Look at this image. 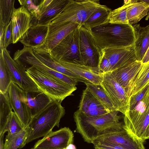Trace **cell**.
I'll list each match as a JSON object with an SVG mask.
<instances>
[{
	"label": "cell",
	"mask_w": 149,
	"mask_h": 149,
	"mask_svg": "<svg viewBox=\"0 0 149 149\" xmlns=\"http://www.w3.org/2000/svg\"><path fill=\"white\" fill-rule=\"evenodd\" d=\"M66 149H77L75 146L73 144H70L68 145L66 148Z\"/></svg>",
	"instance_id": "7bdbcfd3"
},
{
	"label": "cell",
	"mask_w": 149,
	"mask_h": 149,
	"mask_svg": "<svg viewBox=\"0 0 149 149\" xmlns=\"http://www.w3.org/2000/svg\"><path fill=\"white\" fill-rule=\"evenodd\" d=\"M70 0H42L39 6L40 15L32 19L31 26H48L63 10Z\"/></svg>",
	"instance_id": "9a60e30c"
},
{
	"label": "cell",
	"mask_w": 149,
	"mask_h": 149,
	"mask_svg": "<svg viewBox=\"0 0 149 149\" xmlns=\"http://www.w3.org/2000/svg\"><path fill=\"white\" fill-rule=\"evenodd\" d=\"M24 129L16 114L13 111L7 124L5 132H7L8 134H15L19 132Z\"/></svg>",
	"instance_id": "d590c367"
},
{
	"label": "cell",
	"mask_w": 149,
	"mask_h": 149,
	"mask_svg": "<svg viewBox=\"0 0 149 149\" xmlns=\"http://www.w3.org/2000/svg\"><path fill=\"white\" fill-rule=\"evenodd\" d=\"M101 5L98 0H70L63 10L49 24L73 22L83 25L91 14Z\"/></svg>",
	"instance_id": "5b68a950"
},
{
	"label": "cell",
	"mask_w": 149,
	"mask_h": 149,
	"mask_svg": "<svg viewBox=\"0 0 149 149\" xmlns=\"http://www.w3.org/2000/svg\"><path fill=\"white\" fill-rule=\"evenodd\" d=\"M149 83V62L143 64L140 71L130 82L126 92L130 99Z\"/></svg>",
	"instance_id": "484cf974"
},
{
	"label": "cell",
	"mask_w": 149,
	"mask_h": 149,
	"mask_svg": "<svg viewBox=\"0 0 149 149\" xmlns=\"http://www.w3.org/2000/svg\"><path fill=\"white\" fill-rule=\"evenodd\" d=\"M133 26L136 39L134 49L137 60L141 61L149 47V25L141 27L138 24Z\"/></svg>",
	"instance_id": "cb8c5ba5"
},
{
	"label": "cell",
	"mask_w": 149,
	"mask_h": 149,
	"mask_svg": "<svg viewBox=\"0 0 149 149\" xmlns=\"http://www.w3.org/2000/svg\"><path fill=\"white\" fill-rule=\"evenodd\" d=\"M27 127L18 133L8 134L5 139L3 149H21L24 147L27 134Z\"/></svg>",
	"instance_id": "f546056e"
},
{
	"label": "cell",
	"mask_w": 149,
	"mask_h": 149,
	"mask_svg": "<svg viewBox=\"0 0 149 149\" xmlns=\"http://www.w3.org/2000/svg\"><path fill=\"white\" fill-rule=\"evenodd\" d=\"M8 92L0 93V134L5 130L9 119L13 112Z\"/></svg>",
	"instance_id": "f1b7e54d"
},
{
	"label": "cell",
	"mask_w": 149,
	"mask_h": 149,
	"mask_svg": "<svg viewBox=\"0 0 149 149\" xmlns=\"http://www.w3.org/2000/svg\"><path fill=\"white\" fill-rule=\"evenodd\" d=\"M118 112L115 110L104 114L90 116L78 110L74 114L76 131L85 141L92 143L98 136L123 129L124 123L120 121L122 117L118 115Z\"/></svg>",
	"instance_id": "6da1fadb"
},
{
	"label": "cell",
	"mask_w": 149,
	"mask_h": 149,
	"mask_svg": "<svg viewBox=\"0 0 149 149\" xmlns=\"http://www.w3.org/2000/svg\"><path fill=\"white\" fill-rule=\"evenodd\" d=\"M143 65L141 61H137L111 72L116 81L126 91L130 82L140 71Z\"/></svg>",
	"instance_id": "44dd1931"
},
{
	"label": "cell",
	"mask_w": 149,
	"mask_h": 149,
	"mask_svg": "<svg viewBox=\"0 0 149 149\" xmlns=\"http://www.w3.org/2000/svg\"><path fill=\"white\" fill-rule=\"evenodd\" d=\"M48 26H33L24 35L19 41L24 46L34 49L44 42L48 32Z\"/></svg>",
	"instance_id": "7402d4cb"
},
{
	"label": "cell",
	"mask_w": 149,
	"mask_h": 149,
	"mask_svg": "<svg viewBox=\"0 0 149 149\" xmlns=\"http://www.w3.org/2000/svg\"><path fill=\"white\" fill-rule=\"evenodd\" d=\"M33 48L24 46L21 50H18L14 53L13 59L17 61L24 67L26 65L34 66L41 72L61 81L74 88L78 81L73 78L56 71L46 66L32 53Z\"/></svg>",
	"instance_id": "ba28073f"
},
{
	"label": "cell",
	"mask_w": 149,
	"mask_h": 149,
	"mask_svg": "<svg viewBox=\"0 0 149 149\" xmlns=\"http://www.w3.org/2000/svg\"><path fill=\"white\" fill-rule=\"evenodd\" d=\"M13 43V24L11 20L5 29L2 41L3 49H6L8 46Z\"/></svg>",
	"instance_id": "8d00e7d4"
},
{
	"label": "cell",
	"mask_w": 149,
	"mask_h": 149,
	"mask_svg": "<svg viewBox=\"0 0 149 149\" xmlns=\"http://www.w3.org/2000/svg\"><path fill=\"white\" fill-rule=\"evenodd\" d=\"M101 86L111 100L116 111L124 115L130 111V98L125 89L115 80L111 72L102 74Z\"/></svg>",
	"instance_id": "9c48e42d"
},
{
	"label": "cell",
	"mask_w": 149,
	"mask_h": 149,
	"mask_svg": "<svg viewBox=\"0 0 149 149\" xmlns=\"http://www.w3.org/2000/svg\"><path fill=\"white\" fill-rule=\"evenodd\" d=\"M33 149L32 148H31V149ZM66 149V148H64V149Z\"/></svg>",
	"instance_id": "bcb514c9"
},
{
	"label": "cell",
	"mask_w": 149,
	"mask_h": 149,
	"mask_svg": "<svg viewBox=\"0 0 149 149\" xmlns=\"http://www.w3.org/2000/svg\"><path fill=\"white\" fill-rule=\"evenodd\" d=\"M84 83L86 85V88L106 107L111 111L116 110L111 100L101 85L87 82Z\"/></svg>",
	"instance_id": "4dcf8cb0"
},
{
	"label": "cell",
	"mask_w": 149,
	"mask_h": 149,
	"mask_svg": "<svg viewBox=\"0 0 149 149\" xmlns=\"http://www.w3.org/2000/svg\"><path fill=\"white\" fill-rule=\"evenodd\" d=\"M74 134L71 130L65 127L52 131L42 139L37 141L33 149H63L68 145L73 144Z\"/></svg>",
	"instance_id": "7c38bea8"
},
{
	"label": "cell",
	"mask_w": 149,
	"mask_h": 149,
	"mask_svg": "<svg viewBox=\"0 0 149 149\" xmlns=\"http://www.w3.org/2000/svg\"><path fill=\"white\" fill-rule=\"evenodd\" d=\"M26 70L40 91L53 100L62 102L77 89V88L41 72L33 65L28 67Z\"/></svg>",
	"instance_id": "277c9868"
},
{
	"label": "cell",
	"mask_w": 149,
	"mask_h": 149,
	"mask_svg": "<svg viewBox=\"0 0 149 149\" xmlns=\"http://www.w3.org/2000/svg\"><path fill=\"white\" fill-rule=\"evenodd\" d=\"M34 55L42 63L50 68L77 80L78 81L90 83L86 79L78 75L61 65L47 53L37 52L33 48Z\"/></svg>",
	"instance_id": "d4e9b609"
},
{
	"label": "cell",
	"mask_w": 149,
	"mask_h": 149,
	"mask_svg": "<svg viewBox=\"0 0 149 149\" xmlns=\"http://www.w3.org/2000/svg\"><path fill=\"white\" fill-rule=\"evenodd\" d=\"M149 86V83L139 92L130 98V110L133 109L143 98Z\"/></svg>",
	"instance_id": "74e56055"
},
{
	"label": "cell",
	"mask_w": 149,
	"mask_h": 149,
	"mask_svg": "<svg viewBox=\"0 0 149 149\" xmlns=\"http://www.w3.org/2000/svg\"><path fill=\"white\" fill-rule=\"evenodd\" d=\"M90 31L100 49L134 46L135 40L133 25L129 24L104 23Z\"/></svg>",
	"instance_id": "7a4b0ae2"
},
{
	"label": "cell",
	"mask_w": 149,
	"mask_h": 149,
	"mask_svg": "<svg viewBox=\"0 0 149 149\" xmlns=\"http://www.w3.org/2000/svg\"><path fill=\"white\" fill-rule=\"evenodd\" d=\"M79 108V111L87 116H98L111 111L86 88L83 91Z\"/></svg>",
	"instance_id": "d6986e66"
},
{
	"label": "cell",
	"mask_w": 149,
	"mask_h": 149,
	"mask_svg": "<svg viewBox=\"0 0 149 149\" xmlns=\"http://www.w3.org/2000/svg\"><path fill=\"white\" fill-rule=\"evenodd\" d=\"M98 68L99 72L100 74L110 72V65L109 61L102 53Z\"/></svg>",
	"instance_id": "f35d334b"
},
{
	"label": "cell",
	"mask_w": 149,
	"mask_h": 149,
	"mask_svg": "<svg viewBox=\"0 0 149 149\" xmlns=\"http://www.w3.org/2000/svg\"><path fill=\"white\" fill-rule=\"evenodd\" d=\"M42 0H19L21 6L24 7L30 14L32 20L40 15L39 6Z\"/></svg>",
	"instance_id": "e575fe53"
},
{
	"label": "cell",
	"mask_w": 149,
	"mask_h": 149,
	"mask_svg": "<svg viewBox=\"0 0 149 149\" xmlns=\"http://www.w3.org/2000/svg\"><path fill=\"white\" fill-rule=\"evenodd\" d=\"M79 27L70 33L49 53L56 61L84 65L79 47Z\"/></svg>",
	"instance_id": "8992f818"
},
{
	"label": "cell",
	"mask_w": 149,
	"mask_h": 149,
	"mask_svg": "<svg viewBox=\"0 0 149 149\" xmlns=\"http://www.w3.org/2000/svg\"><path fill=\"white\" fill-rule=\"evenodd\" d=\"M104 142L122 146L128 149H146L144 142L130 135L124 129L100 136L93 140V144Z\"/></svg>",
	"instance_id": "2e32d148"
},
{
	"label": "cell",
	"mask_w": 149,
	"mask_h": 149,
	"mask_svg": "<svg viewBox=\"0 0 149 149\" xmlns=\"http://www.w3.org/2000/svg\"><path fill=\"white\" fill-rule=\"evenodd\" d=\"M146 138L147 139H149V125L148 129Z\"/></svg>",
	"instance_id": "f6af8a7d"
},
{
	"label": "cell",
	"mask_w": 149,
	"mask_h": 149,
	"mask_svg": "<svg viewBox=\"0 0 149 149\" xmlns=\"http://www.w3.org/2000/svg\"><path fill=\"white\" fill-rule=\"evenodd\" d=\"M101 51L110 62V72L138 61L134 46L107 48Z\"/></svg>",
	"instance_id": "5bb4252c"
},
{
	"label": "cell",
	"mask_w": 149,
	"mask_h": 149,
	"mask_svg": "<svg viewBox=\"0 0 149 149\" xmlns=\"http://www.w3.org/2000/svg\"><path fill=\"white\" fill-rule=\"evenodd\" d=\"M149 11L148 5L143 0H132L127 12L129 24L132 25L137 23L148 15Z\"/></svg>",
	"instance_id": "4316f807"
},
{
	"label": "cell",
	"mask_w": 149,
	"mask_h": 149,
	"mask_svg": "<svg viewBox=\"0 0 149 149\" xmlns=\"http://www.w3.org/2000/svg\"><path fill=\"white\" fill-rule=\"evenodd\" d=\"M143 1L146 3L148 6L149 9V0H143ZM147 17H146V20H147L148 19V17H149V13L148 15H147Z\"/></svg>",
	"instance_id": "ee69618b"
},
{
	"label": "cell",
	"mask_w": 149,
	"mask_h": 149,
	"mask_svg": "<svg viewBox=\"0 0 149 149\" xmlns=\"http://www.w3.org/2000/svg\"><path fill=\"white\" fill-rule=\"evenodd\" d=\"M4 134V133L3 132L0 134V149H3L4 145L3 141Z\"/></svg>",
	"instance_id": "b9f144b4"
},
{
	"label": "cell",
	"mask_w": 149,
	"mask_h": 149,
	"mask_svg": "<svg viewBox=\"0 0 149 149\" xmlns=\"http://www.w3.org/2000/svg\"><path fill=\"white\" fill-rule=\"evenodd\" d=\"M20 96L22 101L26 105L31 118L42 110L52 100L40 91L27 92L20 88Z\"/></svg>",
	"instance_id": "ac0fdd59"
},
{
	"label": "cell",
	"mask_w": 149,
	"mask_h": 149,
	"mask_svg": "<svg viewBox=\"0 0 149 149\" xmlns=\"http://www.w3.org/2000/svg\"><path fill=\"white\" fill-rule=\"evenodd\" d=\"M111 11L106 6L101 5L91 14L83 25L90 30L105 23Z\"/></svg>",
	"instance_id": "83f0119b"
},
{
	"label": "cell",
	"mask_w": 149,
	"mask_h": 149,
	"mask_svg": "<svg viewBox=\"0 0 149 149\" xmlns=\"http://www.w3.org/2000/svg\"><path fill=\"white\" fill-rule=\"evenodd\" d=\"M2 52L5 63L11 76L12 82L25 91H40L36 83L28 75L25 68L11 58L10 52L7 49H3Z\"/></svg>",
	"instance_id": "30bf717a"
},
{
	"label": "cell",
	"mask_w": 149,
	"mask_h": 149,
	"mask_svg": "<svg viewBox=\"0 0 149 149\" xmlns=\"http://www.w3.org/2000/svg\"><path fill=\"white\" fill-rule=\"evenodd\" d=\"M12 82L11 76L5 63L2 51L0 53V93L8 92Z\"/></svg>",
	"instance_id": "d6a6232c"
},
{
	"label": "cell",
	"mask_w": 149,
	"mask_h": 149,
	"mask_svg": "<svg viewBox=\"0 0 149 149\" xmlns=\"http://www.w3.org/2000/svg\"><path fill=\"white\" fill-rule=\"evenodd\" d=\"M79 47L84 65L98 69L102 55L90 30L84 25L79 27Z\"/></svg>",
	"instance_id": "52a82bcc"
},
{
	"label": "cell",
	"mask_w": 149,
	"mask_h": 149,
	"mask_svg": "<svg viewBox=\"0 0 149 149\" xmlns=\"http://www.w3.org/2000/svg\"><path fill=\"white\" fill-rule=\"evenodd\" d=\"M58 62L65 68L86 79L90 83L101 84L102 79V74L100 73L98 69L68 62L60 61Z\"/></svg>",
	"instance_id": "603a6c76"
},
{
	"label": "cell",
	"mask_w": 149,
	"mask_h": 149,
	"mask_svg": "<svg viewBox=\"0 0 149 149\" xmlns=\"http://www.w3.org/2000/svg\"><path fill=\"white\" fill-rule=\"evenodd\" d=\"M20 89L17 84L12 82L9 87L8 93L13 109L25 128L29 125L31 118L26 105L20 98Z\"/></svg>",
	"instance_id": "ffe728a7"
},
{
	"label": "cell",
	"mask_w": 149,
	"mask_h": 149,
	"mask_svg": "<svg viewBox=\"0 0 149 149\" xmlns=\"http://www.w3.org/2000/svg\"><path fill=\"white\" fill-rule=\"evenodd\" d=\"M15 0H0V23L6 27L11 20Z\"/></svg>",
	"instance_id": "836d02e7"
},
{
	"label": "cell",
	"mask_w": 149,
	"mask_h": 149,
	"mask_svg": "<svg viewBox=\"0 0 149 149\" xmlns=\"http://www.w3.org/2000/svg\"><path fill=\"white\" fill-rule=\"evenodd\" d=\"M141 62L143 64L149 62V47L147 51Z\"/></svg>",
	"instance_id": "60d3db41"
},
{
	"label": "cell",
	"mask_w": 149,
	"mask_h": 149,
	"mask_svg": "<svg viewBox=\"0 0 149 149\" xmlns=\"http://www.w3.org/2000/svg\"><path fill=\"white\" fill-rule=\"evenodd\" d=\"M11 20L13 24V43H17L30 27L32 18L29 13L23 6L14 8Z\"/></svg>",
	"instance_id": "e0dca14e"
},
{
	"label": "cell",
	"mask_w": 149,
	"mask_h": 149,
	"mask_svg": "<svg viewBox=\"0 0 149 149\" xmlns=\"http://www.w3.org/2000/svg\"><path fill=\"white\" fill-rule=\"evenodd\" d=\"M149 113V86L136 106L124 115L123 129L134 137L136 128L143 122Z\"/></svg>",
	"instance_id": "4fadbf2b"
},
{
	"label": "cell",
	"mask_w": 149,
	"mask_h": 149,
	"mask_svg": "<svg viewBox=\"0 0 149 149\" xmlns=\"http://www.w3.org/2000/svg\"><path fill=\"white\" fill-rule=\"evenodd\" d=\"M93 145L95 149H128L120 145L104 142H100Z\"/></svg>",
	"instance_id": "ab89813d"
},
{
	"label": "cell",
	"mask_w": 149,
	"mask_h": 149,
	"mask_svg": "<svg viewBox=\"0 0 149 149\" xmlns=\"http://www.w3.org/2000/svg\"><path fill=\"white\" fill-rule=\"evenodd\" d=\"M48 32L43 44L33 49L37 52L49 53L70 33L79 27V24L69 22L61 24L48 25Z\"/></svg>",
	"instance_id": "8fae6325"
},
{
	"label": "cell",
	"mask_w": 149,
	"mask_h": 149,
	"mask_svg": "<svg viewBox=\"0 0 149 149\" xmlns=\"http://www.w3.org/2000/svg\"><path fill=\"white\" fill-rule=\"evenodd\" d=\"M131 1H124V4L123 6L111 10L109 14L106 23L128 24L127 12Z\"/></svg>",
	"instance_id": "1f68e13d"
},
{
	"label": "cell",
	"mask_w": 149,
	"mask_h": 149,
	"mask_svg": "<svg viewBox=\"0 0 149 149\" xmlns=\"http://www.w3.org/2000/svg\"><path fill=\"white\" fill-rule=\"evenodd\" d=\"M61 102L52 100L45 108L31 118L27 127L24 146L35 139L45 136L55 127H59L61 119L65 113Z\"/></svg>",
	"instance_id": "3957f363"
}]
</instances>
